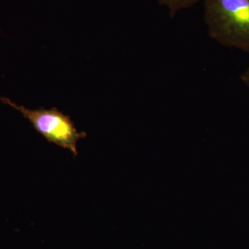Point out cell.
<instances>
[{"label":"cell","instance_id":"6da1fadb","mask_svg":"<svg viewBox=\"0 0 249 249\" xmlns=\"http://www.w3.org/2000/svg\"><path fill=\"white\" fill-rule=\"evenodd\" d=\"M204 9L211 38L249 53V0H204Z\"/></svg>","mask_w":249,"mask_h":249},{"label":"cell","instance_id":"7a4b0ae2","mask_svg":"<svg viewBox=\"0 0 249 249\" xmlns=\"http://www.w3.org/2000/svg\"><path fill=\"white\" fill-rule=\"evenodd\" d=\"M0 101L19 111L49 142L70 150L74 156L78 155L77 144L80 139L86 137L87 134L77 130L70 116L55 107L50 109H29L7 98H0Z\"/></svg>","mask_w":249,"mask_h":249},{"label":"cell","instance_id":"3957f363","mask_svg":"<svg viewBox=\"0 0 249 249\" xmlns=\"http://www.w3.org/2000/svg\"><path fill=\"white\" fill-rule=\"evenodd\" d=\"M160 6H165L169 11L170 18H173L180 11L190 9L198 4L201 0H157Z\"/></svg>","mask_w":249,"mask_h":249},{"label":"cell","instance_id":"277c9868","mask_svg":"<svg viewBox=\"0 0 249 249\" xmlns=\"http://www.w3.org/2000/svg\"><path fill=\"white\" fill-rule=\"evenodd\" d=\"M241 80L244 84L249 88V67L241 76Z\"/></svg>","mask_w":249,"mask_h":249}]
</instances>
